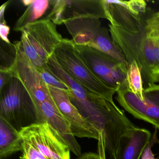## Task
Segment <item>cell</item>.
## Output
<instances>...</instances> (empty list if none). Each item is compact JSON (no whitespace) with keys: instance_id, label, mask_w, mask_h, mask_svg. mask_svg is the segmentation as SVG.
Segmentation results:
<instances>
[{"instance_id":"obj_29","label":"cell","mask_w":159,"mask_h":159,"mask_svg":"<svg viewBox=\"0 0 159 159\" xmlns=\"http://www.w3.org/2000/svg\"><path fill=\"white\" fill-rule=\"evenodd\" d=\"M32 0H24V1H22V2L25 6H28L30 4Z\"/></svg>"},{"instance_id":"obj_18","label":"cell","mask_w":159,"mask_h":159,"mask_svg":"<svg viewBox=\"0 0 159 159\" xmlns=\"http://www.w3.org/2000/svg\"><path fill=\"white\" fill-rule=\"evenodd\" d=\"M21 42L24 52L36 68H40L48 65L43 61L32 46L25 30L21 31Z\"/></svg>"},{"instance_id":"obj_2","label":"cell","mask_w":159,"mask_h":159,"mask_svg":"<svg viewBox=\"0 0 159 159\" xmlns=\"http://www.w3.org/2000/svg\"><path fill=\"white\" fill-rule=\"evenodd\" d=\"M76 45L87 46L105 53L128 69L125 57L114 43L106 27L101 26L100 20L93 17H79L64 23Z\"/></svg>"},{"instance_id":"obj_10","label":"cell","mask_w":159,"mask_h":159,"mask_svg":"<svg viewBox=\"0 0 159 159\" xmlns=\"http://www.w3.org/2000/svg\"><path fill=\"white\" fill-rule=\"evenodd\" d=\"M23 30L41 58L47 63L64 39L56 25L46 18L28 24Z\"/></svg>"},{"instance_id":"obj_24","label":"cell","mask_w":159,"mask_h":159,"mask_svg":"<svg viewBox=\"0 0 159 159\" xmlns=\"http://www.w3.org/2000/svg\"><path fill=\"white\" fill-rule=\"evenodd\" d=\"M15 56L13 57L6 52L2 47H1V66L0 71L5 72L11 68L14 64Z\"/></svg>"},{"instance_id":"obj_4","label":"cell","mask_w":159,"mask_h":159,"mask_svg":"<svg viewBox=\"0 0 159 159\" xmlns=\"http://www.w3.org/2000/svg\"><path fill=\"white\" fill-rule=\"evenodd\" d=\"M55 55L60 65L87 90L114 103L115 89L106 85L84 62L71 40L64 39L56 49Z\"/></svg>"},{"instance_id":"obj_1","label":"cell","mask_w":159,"mask_h":159,"mask_svg":"<svg viewBox=\"0 0 159 159\" xmlns=\"http://www.w3.org/2000/svg\"><path fill=\"white\" fill-rule=\"evenodd\" d=\"M108 26L112 40L128 65L135 61L138 65L143 84L148 87L159 82V37L147 34L145 22L138 33L126 31L111 24Z\"/></svg>"},{"instance_id":"obj_22","label":"cell","mask_w":159,"mask_h":159,"mask_svg":"<svg viewBox=\"0 0 159 159\" xmlns=\"http://www.w3.org/2000/svg\"><path fill=\"white\" fill-rule=\"evenodd\" d=\"M98 141V153L93 152H84L76 159H106L105 156L106 151L102 138H99Z\"/></svg>"},{"instance_id":"obj_15","label":"cell","mask_w":159,"mask_h":159,"mask_svg":"<svg viewBox=\"0 0 159 159\" xmlns=\"http://www.w3.org/2000/svg\"><path fill=\"white\" fill-rule=\"evenodd\" d=\"M23 142L20 131L0 117V159L22 151Z\"/></svg>"},{"instance_id":"obj_17","label":"cell","mask_w":159,"mask_h":159,"mask_svg":"<svg viewBox=\"0 0 159 159\" xmlns=\"http://www.w3.org/2000/svg\"><path fill=\"white\" fill-rule=\"evenodd\" d=\"M127 88L141 100L145 99L143 82L141 70L136 62L133 61L129 64L126 72Z\"/></svg>"},{"instance_id":"obj_5","label":"cell","mask_w":159,"mask_h":159,"mask_svg":"<svg viewBox=\"0 0 159 159\" xmlns=\"http://www.w3.org/2000/svg\"><path fill=\"white\" fill-rule=\"evenodd\" d=\"M75 46L84 62L106 85L117 92L127 88V69L120 61L94 48L81 45Z\"/></svg>"},{"instance_id":"obj_6","label":"cell","mask_w":159,"mask_h":159,"mask_svg":"<svg viewBox=\"0 0 159 159\" xmlns=\"http://www.w3.org/2000/svg\"><path fill=\"white\" fill-rule=\"evenodd\" d=\"M13 45L15 50L14 64L3 72L17 78L21 82L29 94L34 106L44 101L55 104L48 85L24 52L21 42H16Z\"/></svg>"},{"instance_id":"obj_9","label":"cell","mask_w":159,"mask_h":159,"mask_svg":"<svg viewBox=\"0 0 159 159\" xmlns=\"http://www.w3.org/2000/svg\"><path fill=\"white\" fill-rule=\"evenodd\" d=\"M53 8L47 16L56 25L79 17L106 19L102 0H57L51 1Z\"/></svg>"},{"instance_id":"obj_19","label":"cell","mask_w":159,"mask_h":159,"mask_svg":"<svg viewBox=\"0 0 159 159\" xmlns=\"http://www.w3.org/2000/svg\"><path fill=\"white\" fill-rule=\"evenodd\" d=\"M36 69L48 86L63 90L68 94L71 93L69 87L55 75L48 65L43 68Z\"/></svg>"},{"instance_id":"obj_25","label":"cell","mask_w":159,"mask_h":159,"mask_svg":"<svg viewBox=\"0 0 159 159\" xmlns=\"http://www.w3.org/2000/svg\"><path fill=\"white\" fill-rule=\"evenodd\" d=\"M157 129L156 128L155 132L152 136L151 139L149 142L148 144L146 146L145 148L144 149L142 155H141V159H155L154 154L152 151V147L156 143L159 142V140L157 139V135H156V132Z\"/></svg>"},{"instance_id":"obj_13","label":"cell","mask_w":159,"mask_h":159,"mask_svg":"<svg viewBox=\"0 0 159 159\" xmlns=\"http://www.w3.org/2000/svg\"><path fill=\"white\" fill-rule=\"evenodd\" d=\"M116 100L126 111L137 119L151 124L159 130V107L148 99L141 100L127 88L117 92Z\"/></svg>"},{"instance_id":"obj_20","label":"cell","mask_w":159,"mask_h":159,"mask_svg":"<svg viewBox=\"0 0 159 159\" xmlns=\"http://www.w3.org/2000/svg\"><path fill=\"white\" fill-rule=\"evenodd\" d=\"M21 152L20 159H48L32 143L24 139Z\"/></svg>"},{"instance_id":"obj_21","label":"cell","mask_w":159,"mask_h":159,"mask_svg":"<svg viewBox=\"0 0 159 159\" xmlns=\"http://www.w3.org/2000/svg\"><path fill=\"white\" fill-rule=\"evenodd\" d=\"M10 1L4 3L1 7L0 10V19H1V25H0V36L1 39L7 44L11 45V42L9 40L8 36L10 33V28L6 24V21L4 18V13L5 9Z\"/></svg>"},{"instance_id":"obj_23","label":"cell","mask_w":159,"mask_h":159,"mask_svg":"<svg viewBox=\"0 0 159 159\" xmlns=\"http://www.w3.org/2000/svg\"><path fill=\"white\" fill-rule=\"evenodd\" d=\"M145 98L159 107V84H153L144 89Z\"/></svg>"},{"instance_id":"obj_27","label":"cell","mask_w":159,"mask_h":159,"mask_svg":"<svg viewBox=\"0 0 159 159\" xmlns=\"http://www.w3.org/2000/svg\"><path fill=\"white\" fill-rule=\"evenodd\" d=\"M12 77L8 73L0 71V90L10 81Z\"/></svg>"},{"instance_id":"obj_8","label":"cell","mask_w":159,"mask_h":159,"mask_svg":"<svg viewBox=\"0 0 159 159\" xmlns=\"http://www.w3.org/2000/svg\"><path fill=\"white\" fill-rule=\"evenodd\" d=\"M106 19L113 26L133 33L141 31L147 4L143 0H102Z\"/></svg>"},{"instance_id":"obj_12","label":"cell","mask_w":159,"mask_h":159,"mask_svg":"<svg viewBox=\"0 0 159 159\" xmlns=\"http://www.w3.org/2000/svg\"><path fill=\"white\" fill-rule=\"evenodd\" d=\"M37 122H47L63 138L70 151L79 157L82 154L79 142L72 134L69 122L64 117L55 104L44 101L34 106Z\"/></svg>"},{"instance_id":"obj_11","label":"cell","mask_w":159,"mask_h":159,"mask_svg":"<svg viewBox=\"0 0 159 159\" xmlns=\"http://www.w3.org/2000/svg\"><path fill=\"white\" fill-rule=\"evenodd\" d=\"M48 87L57 108L70 123L74 136L98 140L100 135L92 125L80 114L71 103L68 93L52 86Z\"/></svg>"},{"instance_id":"obj_3","label":"cell","mask_w":159,"mask_h":159,"mask_svg":"<svg viewBox=\"0 0 159 159\" xmlns=\"http://www.w3.org/2000/svg\"><path fill=\"white\" fill-rule=\"evenodd\" d=\"M0 117L20 131L37 123L36 111L32 99L23 84L12 77L0 90Z\"/></svg>"},{"instance_id":"obj_28","label":"cell","mask_w":159,"mask_h":159,"mask_svg":"<svg viewBox=\"0 0 159 159\" xmlns=\"http://www.w3.org/2000/svg\"><path fill=\"white\" fill-rule=\"evenodd\" d=\"M150 22L159 23V12L155 13L154 14L150 16L148 19Z\"/></svg>"},{"instance_id":"obj_16","label":"cell","mask_w":159,"mask_h":159,"mask_svg":"<svg viewBox=\"0 0 159 159\" xmlns=\"http://www.w3.org/2000/svg\"><path fill=\"white\" fill-rule=\"evenodd\" d=\"M50 5L51 1L32 0L25 12L16 21L13 29L14 31L21 32L27 25L38 21L44 14Z\"/></svg>"},{"instance_id":"obj_7","label":"cell","mask_w":159,"mask_h":159,"mask_svg":"<svg viewBox=\"0 0 159 159\" xmlns=\"http://www.w3.org/2000/svg\"><path fill=\"white\" fill-rule=\"evenodd\" d=\"M22 139L29 141L48 159H70V148L47 122H37L22 128Z\"/></svg>"},{"instance_id":"obj_26","label":"cell","mask_w":159,"mask_h":159,"mask_svg":"<svg viewBox=\"0 0 159 159\" xmlns=\"http://www.w3.org/2000/svg\"><path fill=\"white\" fill-rule=\"evenodd\" d=\"M145 29L149 36L159 37V23H151L145 20Z\"/></svg>"},{"instance_id":"obj_14","label":"cell","mask_w":159,"mask_h":159,"mask_svg":"<svg viewBox=\"0 0 159 159\" xmlns=\"http://www.w3.org/2000/svg\"><path fill=\"white\" fill-rule=\"evenodd\" d=\"M151 138L147 129L137 126L130 129L120 139L113 159H140Z\"/></svg>"}]
</instances>
